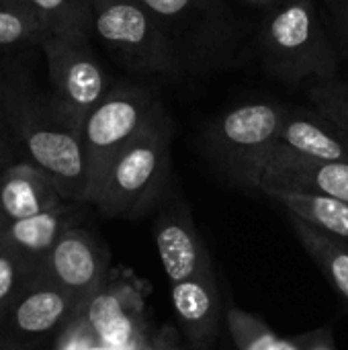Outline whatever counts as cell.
Masks as SVG:
<instances>
[{"instance_id": "11", "label": "cell", "mask_w": 348, "mask_h": 350, "mask_svg": "<svg viewBox=\"0 0 348 350\" xmlns=\"http://www.w3.org/2000/svg\"><path fill=\"white\" fill-rule=\"evenodd\" d=\"M260 191L271 193H318L348 203V162H326L299 156L277 146Z\"/></svg>"}, {"instance_id": "20", "label": "cell", "mask_w": 348, "mask_h": 350, "mask_svg": "<svg viewBox=\"0 0 348 350\" xmlns=\"http://www.w3.org/2000/svg\"><path fill=\"white\" fill-rule=\"evenodd\" d=\"M45 37L37 18L23 0H0V47L39 41Z\"/></svg>"}, {"instance_id": "6", "label": "cell", "mask_w": 348, "mask_h": 350, "mask_svg": "<svg viewBox=\"0 0 348 350\" xmlns=\"http://www.w3.org/2000/svg\"><path fill=\"white\" fill-rule=\"evenodd\" d=\"M90 35L135 74H185L168 37L139 0H90Z\"/></svg>"}, {"instance_id": "1", "label": "cell", "mask_w": 348, "mask_h": 350, "mask_svg": "<svg viewBox=\"0 0 348 350\" xmlns=\"http://www.w3.org/2000/svg\"><path fill=\"white\" fill-rule=\"evenodd\" d=\"M168 37L185 74L234 68L248 49L250 27L230 0H139Z\"/></svg>"}, {"instance_id": "4", "label": "cell", "mask_w": 348, "mask_h": 350, "mask_svg": "<svg viewBox=\"0 0 348 350\" xmlns=\"http://www.w3.org/2000/svg\"><path fill=\"white\" fill-rule=\"evenodd\" d=\"M174 125L162 109L111 164L96 199L111 213L142 215L160 205L172 185Z\"/></svg>"}, {"instance_id": "23", "label": "cell", "mask_w": 348, "mask_h": 350, "mask_svg": "<svg viewBox=\"0 0 348 350\" xmlns=\"http://www.w3.org/2000/svg\"><path fill=\"white\" fill-rule=\"evenodd\" d=\"M59 228V217L55 213L49 211H41L37 215L25 217V219H16L12 226V238L16 242H21L23 246L41 250L47 248Z\"/></svg>"}, {"instance_id": "9", "label": "cell", "mask_w": 348, "mask_h": 350, "mask_svg": "<svg viewBox=\"0 0 348 350\" xmlns=\"http://www.w3.org/2000/svg\"><path fill=\"white\" fill-rule=\"evenodd\" d=\"M33 166L72 193L88 197V168L80 133L59 119H35L23 129Z\"/></svg>"}, {"instance_id": "13", "label": "cell", "mask_w": 348, "mask_h": 350, "mask_svg": "<svg viewBox=\"0 0 348 350\" xmlns=\"http://www.w3.org/2000/svg\"><path fill=\"white\" fill-rule=\"evenodd\" d=\"M289 224L310 258L320 267L332 289L348 308V242L316 230L295 215H289Z\"/></svg>"}, {"instance_id": "17", "label": "cell", "mask_w": 348, "mask_h": 350, "mask_svg": "<svg viewBox=\"0 0 348 350\" xmlns=\"http://www.w3.org/2000/svg\"><path fill=\"white\" fill-rule=\"evenodd\" d=\"M45 35H90V0H23Z\"/></svg>"}, {"instance_id": "22", "label": "cell", "mask_w": 348, "mask_h": 350, "mask_svg": "<svg viewBox=\"0 0 348 350\" xmlns=\"http://www.w3.org/2000/svg\"><path fill=\"white\" fill-rule=\"evenodd\" d=\"M312 105L348 133V82L334 78L312 80L308 88Z\"/></svg>"}, {"instance_id": "25", "label": "cell", "mask_w": 348, "mask_h": 350, "mask_svg": "<svg viewBox=\"0 0 348 350\" xmlns=\"http://www.w3.org/2000/svg\"><path fill=\"white\" fill-rule=\"evenodd\" d=\"M304 336H306V350H336L332 326H322Z\"/></svg>"}, {"instance_id": "27", "label": "cell", "mask_w": 348, "mask_h": 350, "mask_svg": "<svg viewBox=\"0 0 348 350\" xmlns=\"http://www.w3.org/2000/svg\"><path fill=\"white\" fill-rule=\"evenodd\" d=\"M10 285H12V267L8 260L0 258V299L8 293Z\"/></svg>"}, {"instance_id": "3", "label": "cell", "mask_w": 348, "mask_h": 350, "mask_svg": "<svg viewBox=\"0 0 348 350\" xmlns=\"http://www.w3.org/2000/svg\"><path fill=\"white\" fill-rule=\"evenodd\" d=\"M287 109L275 100H252L224 111L201 133L203 154L230 185L260 191Z\"/></svg>"}, {"instance_id": "19", "label": "cell", "mask_w": 348, "mask_h": 350, "mask_svg": "<svg viewBox=\"0 0 348 350\" xmlns=\"http://www.w3.org/2000/svg\"><path fill=\"white\" fill-rule=\"evenodd\" d=\"M226 324L236 350H277L279 336L254 314L240 308L226 310Z\"/></svg>"}, {"instance_id": "16", "label": "cell", "mask_w": 348, "mask_h": 350, "mask_svg": "<svg viewBox=\"0 0 348 350\" xmlns=\"http://www.w3.org/2000/svg\"><path fill=\"white\" fill-rule=\"evenodd\" d=\"M45 176L35 168H14L0 187V205L12 219H25L43 211Z\"/></svg>"}, {"instance_id": "30", "label": "cell", "mask_w": 348, "mask_h": 350, "mask_svg": "<svg viewBox=\"0 0 348 350\" xmlns=\"http://www.w3.org/2000/svg\"><path fill=\"white\" fill-rule=\"evenodd\" d=\"M88 350H113V349H111V347H107V345H103V347H92V345H90Z\"/></svg>"}, {"instance_id": "18", "label": "cell", "mask_w": 348, "mask_h": 350, "mask_svg": "<svg viewBox=\"0 0 348 350\" xmlns=\"http://www.w3.org/2000/svg\"><path fill=\"white\" fill-rule=\"evenodd\" d=\"M53 269L66 285L86 287L98 275V258L84 238L68 236L53 250Z\"/></svg>"}, {"instance_id": "21", "label": "cell", "mask_w": 348, "mask_h": 350, "mask_svg": "<svg viewBox=\"0 0 348 350\" xmlns=\"http://www.w3.org/2000/svg\"><path fill=\"white\" fill-rule=\"evenodd\" d=\"M66 301L51 291L35 293L25 299L16 312V322L23 330L29 332H43L49 330L64 314Z\"/></svg>"}, {"instance_id": "14", "label": "cell", "mask_w": 348, "mask_h": 350, "mask_svg": "<svg viewBox=\"0 0 348 350\" xmlns=\"http://www.w3.org/2000/svg\"><path fill=\"white\" fill-rule=\"evenodd\" d=\"M289 215L314 226L316 230L348 242V203L318 193H271Z\"/></svg>"}, {"instance_id": "10", "label": "cell", "mask_w": 348, "mask_h": 350, "mask_svg": "<svg viewBox=\"0 0 348 350\" xmlns=\"http://www.w3.org/2000/svg\"><path fill=\"white\" fill-rule=\"evenodd\" d=\"M172 310L180 336L193 350H213L226 320L215 271L170 283Z\"/></svg>"}, {"instance_id": "8", "label": "cell", "mask_w": 348, "mask_h": 350, "mask_svg": "<svg viewBox=\"0 0 348 350\" xmlns=\"http://www.w3.org/2000/svg\"><path fill=\"white\" fill-rule=\"evenodd\" d=\"M156 209L154 236L168 281L178 283L215 271L209 250L193 221L189 203L174 180Z\"/></svg>"}, {"instance_id": "26", "label": "cell", "mask_w": 348, "mask_h": 350, "mask_svg": "<svg viewBox=\"0 0 348 350\" xmlns=\"http://www.w3.org/2000/svg\"><path fill=\"white\" fill-rule=\"evenodd\" d=\"M180 338H183V336H178L172 328L162 330V332L158 334V338H156V342H158V350H193V349L183 347Z\"/></svg>"}, {"instance_id": "5", "label": "cell", "mask_w": 348, "mask_h": 350, "mask_svg": "<svg viewBox=\"0 0 348 350\" xmlns=\"http://www.w3.org/2000/svg\"><path fill=\"white\" fill-rule=\"evenodd\" d=\"M162 109L148 88L119 84L84 117L80 139L88 168V197H96L115 158L146 131Z\"/></svg>"}, {"instance_id": "29", "label": "cell", "mask_w": 348, "mask_h": 350, "mask_svg": "<svg viewBox=\"0 0 348 350\" xmlns=\"http://www.w3.org/2000/svg\"><path fill=\"white\" fill-rule=\"evenodd\" d=\"M238 2L248 4V6H254V8H258V10L267 12V10L275 8L277 4H281V2H285V0H238Z\"/></svg>"}, {"instance_id": "15", "label": "cell", "mask_w": 348, "mask_h": 350, "mask_svg": "<svg viewBox=\"0 0 348 350\" xmlns=\"http://www.w3.org/2000/svg\"><path fill=\"white\" fill-rule=\"evenodd\" d=\"M88 322L103 345L115 350H139L137 318L115 293H101L88 308Z\"/></svg>"}, {"instance_id": "7", "label": "cell", "mask_w": 348, "mask_h": 350, "mask_svg": "<svg viewBox=\"0 0 348 350\" xmlns=\"http://www.w3.org/2000/svg\"><path fill=\"white\" fill-rule=\"evenodd\" d=\"M41 45L53 90V117L80 133L84 117L113 88L107 70L92 51L90 35H45Z\"/></svg>"}, {"instance_id": "24", "label": "cell", "mask_w": 348, "mask_h": 350, "mask_svg": "<svg viewBox=\"0 0 348 350\" xmlns=\"http://www.w3.org/2000/svg\"><path fill=\"white\" fill-rule=\"evenodd\" d=\"M338 49L348 57V0H322Z\"/></svg>"}, {"instance_id": "28", "label": "cell", "mask_w": 348, "mask_h": 350, "mask_svg": "<svg viewBox=\"0 0 348 350\" xmlns=\"http://www.w3.org/2000/svg\"><path fill=\"white\" fill-rule=\"evenodd\" d=\"M277 350H306V336H287L279 338V349Z\"/></svg>"}, {"instance_id": "2", "label": "cell", "mask_w": 348, "mask_h": 350, "mask_svg": "<svg viewBox=\"0 0 348 350\" xmlns=\"http://www.w3.org/2000/svg\"><path fill=\"white\" fill-rule=\"evenodd\" d=\"M254 41L263 68L281 82L326 80L338 72V51L316 0H285L267 10Z\"/></svg>"}, {"instance_id": "12", "label": "cell", "mask_w": 348, "mask_h": 350, "mask_svg": "<svg viewBox=\"0 0 348 350\" xmlns=\"http://www.w3.org/2000/svg\"><path fill=\"white\" fill-rule=\"evenodd\" d=\"M279 146L314 160L348 162V133L316 107L287 109Z\"/></svg>"}]
</instances>
